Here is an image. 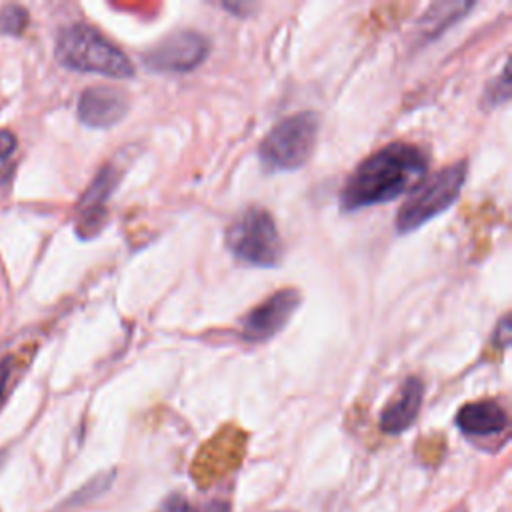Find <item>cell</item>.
I'll list each match as a JSON object with an SVG mask.
<instances>
[{
	"label": "cell",
	"instance_id": "1",
	"mask_svg": "<svg viewBox=\"0 0 512 512\" xmlns=\"http://www.w3.org/2000/svg\"><path fill=\"white\" fill-rule=\"evenodd\" d=\"M428 164L426 150L410 142H392L376 150L348 176L340 192L342 210L356 212L400 198L424 180Z\"/></svg>",
	"mask_w": 512,
	"mask_h": 512
},
{
	"label": "cell",
	"instance_id": "2",
	"mask_svg": "<svg viewBox=\"0 0 512 512\" xmlns=\"http://www.w3.org/2000/svg\"><path fill=\"white\" fill-rule=\"evenodd\" d=\"M56 58L62 66L76 72H92L108 78L134 76L128 56L96 28L82 22L70 24L58 34Z\"/></svg>",
	"mask_w": 512,
	"mask_h": 512
},
{
	"label": "cell",
	"instance_id": "3",
	"mask_svg": "<svg viewBox=\"0 0 512 512\" xmlns=\"http://www.w3.org/2000/svg\"><path fill=\"white\" fill-rule=\"evenodd\" d=\"M466 174L468 162L456 160L454 164L444 166L432 176L418 182L394 218L396 232L410 234L416 228L424 226L428 220L446 212L458 200L460 190L466 182Z\"/></svg>",
	"mask_w": 512,
	"mask_h": 512
},
{
	"label": "cell",
	"instance_id": "4",
	"mask_svg": "<svg viewBox=\"0 0 512 512\" xmlns=\"http://www.w3.org/2000/svg\"><path fill=\"white\" fill-rule=\"evenodd\" d=\"M318 126L320 118L312 110L282 118L258 146L262 166L270 172H286L304 166L314 152Z\"/></svg>",
	"mask_w": 512,
	"mask_h": 512
},
{
	"label": "cell",
	"instance_id": "5",
	"mask_svg": "<svg viewBox=\"0 0 512 512\" xmlns=\"http://www.w3.org/2000/svg\"><path fill=\"white\" fill-rule=\"evenodd\" d=\"M228 250L244 264L274 268L282 260V238L268 210L252 206L244 210L226 230Z\"/></svg>",
	"mask_w": 512,
	"mask_h": 512
},
{
	"label": "cell",
	"instance_id": "6",
	"mask_svg": "<svg viewBox=\"0 0 512 512\" xmlns=\"http://www.w3.org/2000/svg\"><path fill=\"white\" fill-rule=\"evenodd\" d=\"M208 56V40L194 30L172 32L142 54V64L150 72H190Z\"/></svg>",
	"mask_w": 512,
	"mask_h": 512
},
{
	"label": "cell",
	"instance_id": "7",
	"mask_svg": "<svg viewBox=\"0 0 512 512\" xmlns=\"http://www.w3.org/2000/svg\"><path fill=\"white\" fill-rule=\"evenodd\" d=\"M302 294L296 288H282L254 306L240 326V336L246 342H266L274 338L298 310Z\"/></svg>",
	"mask_w": 512,
	"mask_h": 512
},
{
	"label": "cell",
	"instance_id": "8",
	"mask_svg": "<svg viewBox=\"0 0 512 512\" xmlns=\"http://www.w3.org/2000/svg\"><path fill=\"white\" fill-rule=\"evenodd\" d=\"M128 112V98L114 86H90L80 94L78 118L90 128H110Z\"/></svg>",
	"mask_w": 512,
	"mask_h": 512
},
{
	"label": "cell",
	"instance_id": "9",
	"mask_svg": "<svg viewBox=\"0 0 512 512\" xmlns=\"http://www.w3.org/2000/svg\"><path fill=\"white\" fill-rule=\"evenodd\" d=\"M424 400V382L418 376H408L394 398L380 414V430L386 434H400L408 430L420 414Z\"/></svg>",
	"mask_w": 512,
	"mask_h": 512
},
{
	"label": "cell",
	"instance_id": "10",
	"mask_svg": "<svg viewBox=\"0 0 512 512\" xmlns=\"http://www.w3.org/2000/svg\"><path fill=\"white\" fill-rule=\"evenodd\" d=\"M118 178H120L118 170L112 164H108L96 174L92 184L86 188L84 196L78 202V214H80L78 226L84 234H94L96 228L100 226L104 218V204L112 196L118 184Z\"/></svg>",
	"mask_w": 512,
	"mask_h": 512
},
{
	"label": "cell",
	"instance_id": "11",
	"mask_svg": "<svg viewBox=\"0 0 512 512\" xmlns=\"http://www.w3.org/2000/svg\"><path fill=\"white\" fill-rule=\"evenodd\" d=\"M456 426L468 436H492L508 426V414L496 400H476L456 412Z\"/></svg>",
	"mask_w": 512,
	"mask_h": 512
},
{
	"label": "cell",
	"instance_id": "12",
	"mask_svg": "<svg viewBox=\"0 0 512 512\" xmlns=\"http://www.w3.org/2000/svg\"><path fill=\"white\" fill-rule=\"evenodd\" d=\"M472 6L474 4H466V2L432 4L422 18L426 38H436L438 34H442L448 26H452L456 20H460Z\"/></svg>",
	"mask_w": 512,
	"mask_h": 512
},
{
	"label": "cell",
	"instance_id": "13",
	"mask_svg": "<svg viewBox=\"0 0 512 512\" xmlns=\"http://www.w3.org/2000/svg\"><path fill=\"white\" fill-rule=\"evenodd\" d=\"M28 24V14L20 6H4L0 10V30L6 34H20Z\"/></svg>",
	"mask_w": 512,
	"mask_h": 512
},
{
	"label": "cell",
	"instance_id": "14",
	"mask_svg": "<svg viewBox=\"0 0 512 512\" xmlns=\"http://www.w3.org/2000/svg\"><path fill=\"white\" fill-rule=\"evenodd\" d=\"M508 98H510V78H508V64H504L500 76L492 78V82L486 86V102L490 106H500Z\"/></svg>",
	"mask_w": 512,
	"mask_h": 512
},
{
	"label": "cell",
	"instance_id": "15",
	"mask_svg": "<svg viewBox=\"0 0 512 512\" xmlns=\"http://www.w3.org/2000/svg\"><path fill=\"white\" fill-rule=\"evenodd\" d=\"M14 372V358L12 356H6L0 360V408L6 400V394H8V382H10V376Z\"/></svg>",
	"mask_w": 512,
	"mask_h": 512
},
{
	"label": "cell",
	"instance_id": "16",
	"mask_svg": "<svg viewBox=\"0 0 512 512\" xmlns=\"http://www.w3.org/2000/svg\"><path fill=\"white\" fill-rule=\"evenodd\" d=\"M16 148V136L10 130H0V158H6Z\"/></svg>",
	"mask_w": 512,
	"mask_h": 512
},
{
	"label": "cell",
	"instance_id": "17",
	"mask_svg": "<svg viewBox=\"0 0 512 512\" xmlns=\"http://www.w3.org/2000/svg\"><path fill=\"white\" fill-rule=\"evenodd\" d=\"M510 320H508V316H504L500 322H498V328H496V332H494V340L500 344V346H508V342H510Z\"/></svg>",
	"mask_w": 512,
	"mask_h": 512
},
{
	"label": "cell",
	"instance_id": "18",
	"mask_svg": "<svg viewBox=\"0 0 512 512\" xmlns=\"http://www.w3.org/2000/svg\"><path fill=\"white\" fill-rule=\"evenodd\" d=\"M164 512H192V508L182 496H172L164 502Z\"/></svg>",
	"mask_w": 512,
	"mask_h": 512
},
{
	"label": "cell",
	"instance_id": "19",
	"mask_svg": "<svg viewBox=\"0 0 512 512\" xmlns=\"http://www.w3.org/2000/svg\"><path fill=\"white\" fill-rule=\"evenodd\" d=\"M196 512V510H194ZM202 512H228V506L226 504H222V502H214V504H210L206 510H202Z\"/></svg>",
	"mask_w": 512,
	"mask_h": 512
},
{
	"label": "cell",
	"instance_id": "20",
	"mask_svg": "<svg viewBox=\"0 0 512 512\" xmlns=\"http://www.w3.org/2000/svg\"><path fill=\"white\" fill-rule=\"evenodd\" d=\"M278 512H290V510H278Z\"/></svg>",
	"mask_w": 512,
	"mask_h": 512
}]
</instances>
